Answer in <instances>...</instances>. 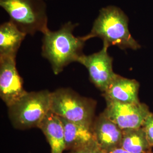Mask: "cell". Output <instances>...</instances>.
I'll return each instance as SVG.
<instances>
[{"instance_id":"obj_1","label":"cell","mask_w":153,"mask_h":153,"mask_svg":"<svg viewBox=\"0 0 153 153\" xmlns=\"http://www.w3.org/2000/svg\"><path fill=\"white\" fill-rule=\"evenodd\" d=\"M78 24L68 22L55 31L49 29L43 34L42 55L48 61L56 75L66 66L77 62L83 55L82 50L87 41L84 36H75L73 31Z\"/></svg>"},{"instance_id":"obj_9","label":"cell","mask_w":153,"mask_h":153,"mask_svg":"<svg viewBox=\"0 0 153 153\" xmlns=\"http://www.w3.org/2000/svg\"><path fill=\"white\" fill-rule=\"evenodd\" d=\"M92 129L95 142L105 153L120 147L123 131L103 112L95 118Z\"/></svg>"},{"instance_id":"obj_8","label":"cell","mask_w":153,"mask_h":153,"mask_svg":"<svg viewBox=\"0 0 153 153\" xmlns=\"http://www.w3.org/2000/svg\"><path fill=\"white\" fill-rule=\"evenodd\" d=\"M27 91L16 69V57L0 56V97L7 107L21 98Z\"/></svg>"},{"instance_id":"obj_15","label":"cell","mask_w":153,"mask_h":153,"mask_svg":"<svg viewBox=\"0 0 153 153\" xmlns=\"http://www.w3.org/2000/svg\"><path fill=\"white\" fill-rule=\"evenodd\" d=\"M142 127L146 133L150 145L153 148V113L150 112L148 115Z\"/></svg>"},{"instance_id":"obj_6","label":"cell","mask_w":153,"mask_h":153,"mask_svg":"<svg viewBox=\"0 0 153 153\" xmlns=\"http://www.w3.org/2000/svg\"><path fill=\"white\" fill-rule=\"evenodd\" d=\"M108 46L103 44L100 51L91 55L83 54L77 61L85 66L90 80L103 93L117 74L113 71V58L108 54Z\"/></svg>"},{"instance_id":"obj_12","label":"cell","mask_w":153,"mask_h":153,"mask_svg":"<svg viewBox=\"0 0 153 153\" xmlns=\"http://www.w3.org/2000/svg\"><path fill=\"white\" fill-rule=\"evenodd\" d=\"M61 119L64 128L66 150H76L95 142L92 126Z\"/></svg>"},{"instance_id":"obj_18","label":"cell","mask_w":153,"mask_h":153,"mask_svg":"<svg viewBox=\"0 0 153 153\" xmlns=\"http://www.w3.org/2000/svg\"><path fill=\"white\" fill-rule=\"evenodd\" d=\"M153 153V152H150V153Z\"/></svg>"},{"instance_id":"obj_11","label":"cell","mask_w":153,"mask_h":153,"mask_svg":"<svg viewBox=\"0 0 153 153\" xmlns=\"http://www.w3.org/2000/svg\"><path fill=\"white\" fill-rule=\"evenodd\" d=\"M38 128L45 136L51 153H63L66 150L64 128L60 117L50 110L40 123Z\"/></svg>"},{"instance_id":"obj_3","label":"cell","mask_w":153,"mask_h":153,"mask_svg":"<svg viewBox=\"0 0 153 153\" xmlns=\"http://www.w3.org/2000/svg\"><path fill=\"white\" fill-rule=\"evenodd\" d=\"M51 96L47 90L27 92L7 107L11 124L20 130L38 128L51 110Z\"/></svg>"},{"instance_id":"obj_2","label":"cell","mask_w":153,"mask_h":153,"mask_svg":"<svg viewBox=\"0 0 153 153\" xmlns=\"http://www.w3.org/2000/svg\"><path fill=\"white\" fill-rule=\"evenodd\" d=\"M128 23V17L121 9L108 6L100 10L90 33L83 36L86 40L93 38H100L103 44L108 47L116 46L123 50H137L141 46L132 37Z\"/></svg>"},{"instance_id":"obj_7","label":"cell","mask_w":153,"mask_h":153,"mask_svg":"<svg viewBox=\"0 0 153 153\" xmlns=\"http://www.w3.org/2000/svg\"><path fill=\"white\" fill-rule=\"evenodd\" d=\"M103 112L123 131L142 127L151 112L145 103H123L106 101Z\"/></svg>"},{"instance_id":"obj_13","label":"cell","mask_w":153,"mask_h":153,"mask_svg":"<svg viewBox=\"0 0 153 153\" xmlns=\"http://www.w3.org/2000/svg\"><path fill=\"white\" fill-rule=\"evenodd\" d=\"M27 34L21 31L11 22L0 26V56L16 57L17 52Z\"/></svg>"},{"instance_id":"obj_4","label":"cell","mask_w":153,"mask_h":153,"mask_svg":"<svg viewBox=\"0 0 153 153\" xmlns=\"http://www.w3.org/2000/svg\"><path fill=\"white\" fill-rule=\"evenodd\" d=\"M96 106L95 100L82 97L69 88L51 92V110L66 120L92 126Z\"/></svg>"},{"instance_id":"obj_5","label":"cell","mask_w":153,"mask_h":153,"mask_svg":"<svg viewBox=\"0 0 153 153\" xmlns=\"http://www.w3.org/2000/svg\"><path fill=\"white\" fill-rule=\"evenodd\" d=\"M0 6L8 14L10 21L27 35L44 33L48 30L44 0H0Z\"/></svg>"},{"instance_id":"obj_17","label":"cell","mask_w":153,"mask_h":153,"mask_svg":"<svg viewBox=\"0 0 153 153\" xmlns=\"http://www.w3.org/2000/svg\"><path fill=\"white\" fill-rule=\"evenodd\" d=\"M107 153H130L121 147L115 148Z\"/></svg>"},{"instance_id":"obj_16","label":"cell","mask_w":153,"mask_h":153,"mask_svg":"<svg viewBox=\"0 0 153 153\" xmlns=\"http://www.w3.org/2000/svg\"><path fill=\"white\" fill-rule=\"evenodd\" d=\"M68 153H106L98 146L97 142L92 143L84 147L69 151Z\"/></svg>"},{"instance_id":"obj_10","label":"cell","mask_w":153,"mask_h":153,"mask_svg":"<svg viewBox=\"0 0 153 153\" xmlns=\"http://www.w3.org/2000/svg\"><path fill=\"white\" fill-rule=\"evenodd\" d=\"M140 83L116 74L107 89L103 94L105 101L123 103H140L138 93Z\"/></svg>"},{"instance_id":"obj_14","label":"cell","mask_w":153,"mask_h":153,"mask_svg":"<svg viewBox=\"0 0 153 153\" xmlns=\"http://www.w3.org/2000/svg\"><path fill=\"white\" fill-rule=\"evenodd\" d=\"M120 147L130 153H149L153 148L142 127L123 131Z\"/></svg>"}]
</instances>
